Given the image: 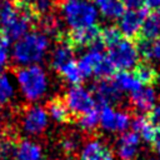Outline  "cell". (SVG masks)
Returning a JSON list of instances; mask_svg holds the SVG:
<instances>
[{
	"instance_id": "obj_1",
	"label": "cell",
	"mask_w": 160,
	"mask_h": 160,
	"mask_svg": "<svg viewBox=\"0 0 160 160\" xmlns=\"http://www.w3.org/2000/svg\"><path fill=\"white\" fill-rule=\"evenodd\" d=\"M34 20L36 18L19 9L14 0H2L0 2V31L10 40H19L26 35Z\"/></svg>"
},
{
	"instance_id": "obj_2",
	"label": "cell",
	"mask_w": 160,
	"mask_h": 160,
	"mask_svg": "<svg viewBox=\"0 0 160 160\" xmlns=\"http://www.w3.org/2000/svg\"><path fill=\"white\" fill-rule=\"evenodd\" d=\"M49 49V39L45 34L31 31L16 40L12 46V60L20 66L35 65Z\"/></svg>"
},
{
	"instance_id": "obj_3",
	"label": "cell",
	"mask_w": 160,
	"mask_h": 160,
	"mask_svg": "<svg viewBox=\"0 0 160 160\" xmlns=\"http://www.w3.org/2000/svg\"><path fill=\"white\" fill-rule=\"evenodd\" d=\"M16 81L22 95L30 101L41 99L49 85L45 70L38 64L20 66L16 71Z\"/></svg>"
},
{
	"instance_id": "obj_4",
	"label": "cell",
	"mask_w": 160,
	"mask_h": 160,
	"mask_svg": "<svg viewBox=\"0 0 160 160\" xmlns=\"http://www.w3.org/2000/svg\"><path fill=\"white\" fill-rule=\"evenodd\" d=\"M61 14L71 29H80L95 25L99 11L88 0H70L62 4Z\"/></svg>"
},
{
	"instance_id": "obj_5",
	"label": "cell",
	"mask_w": 160,
	"mask_h": 160,
	"mask_svg": "<svg viewBox=\"0 0 160 160\" xmlns=\"http://www.w3.org/2000/svg\"><path fill=\"white\" fill-rule=\"evenodd\" d=\"M108 58L114 69L118 71L134 69V66L139 62V52L135 42L124 38L108 49Z\"/></svg>"
},
{
	"instance_id": "obj_6",
	"label": "cell",
	"mask_w": 160,
	"mask_h": 160,
	"mask_svg": "<svg viewBox=\"0 0 160 160\" xmlns=\"http://www.w3.org/2000/svg\"><path fill=\"white\" fill-rule=\"evenodd\" d=\"M64 101L71 115L78 118L98 106L92 92L81 85L70 86L64 96Z\"/></svg>"
},
{
	"instance_id": "obj_7",
	"label": "cell",
	"mask_w": 160,
	"mask_h": 160,
	"mask_svg": "<svg viewBox=\"0 0 160 160\" xmlns=\"http://www.w3.org/2000/svg\"><path fill=\"white\" fill-rule=\"evenodd\" d=\"M49 122V115L46 109L40 105H32L28 108L21 118V128L28 135L41 134Z\"/></svg>"
},
{
	"instance_id": "obj_8",
	"label": "cell",
	"mask_w": 160,
	"mask_h": 160,
	"mask_svg": "<svg viewBox=\"0 0 160 160\" xmlns=\"http://www.w3.org/2000/svg\"><path fill=\"white\" fill-rule=\"evenodd\" d=\"M100 32L101 29L98 25H91L86 28L80 29H71V31L66 35V40L70 42V45L76 49H91L95 45L100 44Z\"/></svg>"
},
{
	"instance_id": "obj_9",
	"label": "cell",
	"mask_w": 160,
	"mask_h": 160,
	"mask_svg": "<svg viewBox=\"0 0 160 160\" xmlns=\"http://www.w3.org/2000/svg\"><path fill=\"white\" fill-rule=\"evenodd\" d=\"M148 9L142 8L139 10H125L119 18V30L125 39H136L142 25L145 16L148 15Z\"/></svg>"
},
{
	"instance_id": "obj_10",
	"label": "cell",
	"mask_w": 160,
	"mask_h": 160,
	"mask_svg": "<svg viewBox=\"0 0 160 160\" xmlns=\"http://www.w3.org/2000/svg\"><path fill=\"white\" fill-rule=\"evenodd\" d=\"M96 105H112L121 100L122 92L114 84L112 79H99L92 88Z\"/></svg>"
},
{
	"instance_id": "obj_11",
	"label": "cell",
	"mask_w": 160,
	"mask_h": 160,
	"mask_svg": "<svg viewBox=\"0 0 160 160\" xmlns=\"http://www.w3.org/2000/svg\"><path fill=\"white\" fill-rule=\"evenodd\" d=\"M80 160H114V154L106 144L98 139H92L82 146Z\"/></svg>"
},
{
	"instance_id": "obj_12",
	"label": "cell",
	"mask_w": 160,
	"mask_h": 160,
	"mask_svg": "<svg viewBox=\"0 0 160 160\" xmlns=\"http://www.w3.org/2000/svg\"><path fill=\"white\" fill-rule=\"evenodd\" d=\"M140 145V136L131 131H124L118 141V155L121 160H134L138 155Z\"/></svg>"
},
{
	"instance_id": "obj_13",
	"label": "cell",
	"mask_w": 160,
	"mask_h": 160,
	"mask_svg": "<svg viewBox=\"0 0 160 160\" xmlns=\"http://www.w3.org/2000/svg\"><path fill=\"white\" fill-rule=\"evenodd\" d=\"M136 39L155 41L160 39V9L149 10Z\"/></svg>"
},
{
	"instance_id": "obj_14",
	"label": "cell",
	"mask_w": 160,
	"mask_h": 160,
	"mask_svg": "<svg viewBox=\"0 0 160 160\" xmlns=\"http://www.w3.org/2000/svg\"><path fill=\"white\" fill-rule=\"evenodd\" d=\"M130 102L135 110L140 112H149L156 102V92L151 86H144L130 94Z\"/></svg>"
},
{
	"instance_id": "obj_15",
	"label": "cell",
	"mask_w": 160,
	"mask_h": 160,
	"mask_svg": "<svg viewBox=\"0 0 160 160\" xmlns=\"http://www.w3.org/2000/svg\"><path fill=\"white\" fill-rule=\"evenodd\" d=\"M74 51L75 49L70 45V42L66 40V35L64 34L59 40L56 48L52 50L51 54V66L55 70H60L64 65L74 60Z\"/></svg>"
},
{
	"instance_id": "obj_16",
	"label": "cell",
	"mask_w": 160,
	"mask_h": 160,
	"mask_svg": "<svg viewBox=\"0 0 160 160\" xmlns=\"http://www.w3.org/2000/svg\"><path fill=\"white\" fill-rule=\"evenodd\" d=\"M111 79L121 92L126 91V92L132 94L136 90H139L140 88H142V85L139 82V80L132 74V71H129V70L115 71V74L111 76Z\"/></svg>"
},
{
	"instance_id": "obj_17",
	"label": "cell",
	"mask_w": 160,
	"mask_h": 160,
	"mask_svg": "<svg viewBox=\"0 0 160 160\" xmlns=\"http://www.w3.org/2000/svg\"><path fill=\"white\" fill-rule=\"evenodd\" d=\"M132 74L136 76L139 82L145 86H151L160 80L159 71L146 61L138 62L132 69Z\"/></svg>"
},
{
	"instance_id": "obj_18",
	"label": "cell",
	"mask_w": 160,
	"mask_h": 160,
	"mask_svg": "<svg viewBox=\"0 0 160 160\" xmlns=\"http://www.w3.org/2000/svg\"><path fill=\"white\" fill-rule=\"evenodd\" d=\"M131 128H132V131L136 132L141 139H144L148 142H154L158 131L152 126L148 116H144V115L135 116L131 120Z\"/></svg>"
},
{
	"instance_id": "obj_19",
	"label": "cell",
	"mask_w": 160,
	"mask_h": 160,
	"mask_svg": "<svg viewBox=\"0 0 160 160\" xmlns=\"http://www.w3.org/2000/svg\"><path fill=\"white\" fill-rule=\"evenodd\" d=\"M98 11L109 19H119L126 10L121 0H92Z\"/></svg>"
},
{
	"instance_id": "obj_20",
	"label": "cell",
	"mask_w": 160,
	"mask_h": 160,
	"mask_svg": "<svg viewBox=\"0 0 160 160\" xmlns=\"http://www.w3.org/2000/svg\"><path fill=\"white\" fill-rule=\"evenodd\" d=\"M46 111H48V115L58 122H68L72 119L71 112L69 111L64 99L61 98H54L49 102Z\"/></svg>"
},
{
	"instance_id": "obj_21",
	"label": "cell",
	"mask_w": 160,
	"mask_h": 160,
	"mask_svg": "<svg viewBox=\"0 0 160 160\" xmlns=\"http://www.w3.org/2000/svg\"><path fill=\"white\" fill-rule=\"evenodd\" d=\"M41 159H42V151L36 142L26 139L18 144L15 160H41Z\"/></svg>"
},
{
	"instance_id": "obj_22",
	"label": "cell",
	"mask_w": 160,
	"mask_h": 160,
	"mask_svg": "<svg viewBox=\"0 0 160 160\" xmlns=\"http://www.w3.org/2000/svg\"><path fill=\"white\" fill-rule=\"evenodd\" d=\"M99 125L108 131H118V111L111 105H98Z\"/></svg>"
},
{
	"instance_id": "obj_23",
	"label": "cell",
	"mask_w": 160,
	"mask_h": 160,
	"mask_svg": "<svg viewBox=\"0 0 160 160\" xmlns=\"http://www.w3.org/2000/svg\"><path fill=\"white\" fill-rule=\"evenodd\" d=\"M135 45L139 56H142L145 60H151V59L160 60V39L155 41L136 39Z\"/></svg>"
},
{
	"instance_id": "obj_24",
	"label": "cell",
	"mask_w": 160,
	"mask_h": 160,
	"mask_svg": "<svg viewBox=\"0 0 160 160\" xmlns=\"http://www.w3.org/2000/svg\"><path fill=\"white\" fill-rule=\"evenodd\" d=\"M60 75L62 76V79L65 81H68L69 84H71V86L74 85H80L85 76L84 74L81 72L80 68H79V64L76 60H71L70 62H68L66 65H64L60 70H59Z\"/></svg>"
},
{
	"instance_id": "obj_25",
	"label": "cell",
	"mask_w": 160,
	"mask_h": 160,
	"mask_svg": "<svg viewBox=\"0 0 160 160\" xmlns=\"http://www.w3.org/2000/svg\"><path fill=\"white\" fill-rule=\"evenodd\" d=\"M122 38L124 36L118 26H106V28L101 29V32H100V40H101L104 48H106V49H109L110 46L119 42Z\"/></svg>"
},
{
	"instance_id": "obj_26",
	"label": "cell",
	"mask_w": 160,
	"mask_h": 160,
	"mask_svg": "<svg viewBox=\"0 0 160 160\" xmlns=\"http://www.w3.org/2000/svg\"><path fill=\"white\" fill-rule=\"evenodd\" d=\"M18 151V142L12 138L0 139V160H15Z\"/></svg>"
},
{
	"instance_id": "obj_27",
	"label": "cell",
	"mask_w": 160,
	"mask_h": 160,
	"mask_svg": "<svg viewBox=\"0 0 160 160\" xmlns=\"http://www.w3.org/2000/svg\"><path fill=\"white\" fill-rule=\"evenodd\" d=\"M78 124L85 131H92L94 129H96V126L99 125V108L96 106L95 109L79 116Z\"/></svg>"
},
{
	"instance_id": "obj_28",
	"label": "cell",
	"mask_w": 160,
	"mask_h": 160,
	"mask_svg": "<svg viewBox=\"0 0 160 160\" xmlns=\"http://www.w3.org/2000/svg\"><path fill=\"white\" fill-rule=\"evenodd\" d=\"M15 89L11 79L6 74H0V104L8 102L14 96Z\"/></svg>"
},
{
	"instance_id": "obj_29",
	"label": "cell",
	"mask_w": 160,
	"mask_h": 160,
	"mask_svg": "<svg viewBox=\"0 0 160 160\" xmlns=\"http://www.w3.org/2000/svg\"><path fill=\"white\" fill-rule=\"evenodd\" d=\"M10 39L0 31V74L2 72V69L8 64L9 55H10Z\"/></svg>"
},
{
	"instance_id": "obj_30",
	"label": "cell",
	"mask_w": 160,
	"mask_h": 160,
	"mask_svg": "<svg viewBox=\"0 0 160 160\" xmlns=\"http://www.w3.org/2000/svg\"><path fill=\"white\" fill-rule=\"evenodd\" d=\"M60 145H61V149L65 154H74L79 149L80 140L76 135H69L61 140Z\"/></svg>"
},
{
	"instance_id": "obj_31",
	"label": "cell",
	"mask_w": 160,
	"mask_h": 160,
	"mask_svg": "<svg viewBox=\"0 0 160 160\" xmlns=\"http://www.w3.org/2000/svg\"><path fill=\"white\" fill-rule=\"evenodd\" d=\"M149 120L152 124V126L156 129L158 132H160V104L155 105L150 111H149Z\"/></svg>"
},
{
	"instance_id": "obj_32",
	"label": "cell",
	"mask_w": 160,
	"mask_h": 160,
	"mask_svg": "<svg viewBox=\"0 0 160 160\" xmlns=\"http://www.w3.org/2000/svg\"><path fill=\"white\" fill-rule=\"evenodd\" d=\"M126 10H139L145 8L144 0H121Z\"/></svg>"
},
{
	"instance_id": "obj_33",
	"label": "cell",
	"mask_w": 160,
	"mask_h": 160,
	"mask_svg": "<svg viewBox=\"0 0 160 160\" xmlns=\"http://www.w3.org/2000/svg\"><path fill=\"white\" fill-rule=\"evenodd\" d=\"M145 8L148 10H158L160 9V0H144Z\"/></svg>"
},
{
	"instance_id": "obj_34",
	"label": "cell",
	"mask_w": 160,
	"mask_h": 160,
	"mask_svg": "<svg viewBox=\"0 0 160 160\" xmlns=\"http://www.w3.org/2000/svg\"><path fill=\"white\" fill-rule=\"evenodd\" d=\"M154 148H155V151H156V154L159 155V158H160V132H158L156 134V138H155V140H154Z\"/></svg>"
},
{
	"instance_id": "obj_35",
	"label": "cell",
	"mask_w": 160,
	"mask_h": 160,
	"mask_svg": "<svg viewBox=\"0 0 160 160\" xmlns=\"http://www.w3.org/2000/svg\"><path fill=\"white\" fill-rule=\"evenodd\" d=\"M62 1H64V2H65V1H70V0H62Z\"/></svg>"
},
{
	"instance_id": "obj_36",
	"label": "cell",
	"mask_w": 160,
	"mask_h": 160,
	"mask_svg": "<svg viewBox=\"0 0 160 160\" xmlns=\"http://www.w3.org/2000/svg\"><path fill=\"white\" fill-rule=\"evenodd\" d=\"M0 139H1V132H0Z\"/></svg>"
}]
</instances>
